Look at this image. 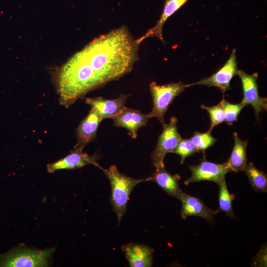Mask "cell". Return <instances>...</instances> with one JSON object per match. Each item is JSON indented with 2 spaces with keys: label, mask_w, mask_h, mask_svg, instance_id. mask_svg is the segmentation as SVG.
<instances>
[{
  "label": "cell",
  "mask_w": 267,
  "mask_h": 267,
  "mask_svg": "<svg viewBox=\"0 0 267 267\" xmlns=\"http://www.w3.org/2000/svg\"><path fill=\"white\" fill-rule=\"evenodd\" d=\"M139 45L125 26L94 39L59 70L60 104L68 107L88 92L131 72L138 59Z\"/></svg>",
  "instance_id": "6da1fadb"
},
{
  "label": "cell",
  "mask_w": 267,
  "mask_h": 267,
  "mask_svg": "<svg viewBox=\"0 0 267 267\" xmlns=\"http://www.w3.org/2000/svg\"><path fill=\"white\" fill-rule=\"evenodd\" d=\"M109 180L111 186L110 203L116 214L119 224L126 213L130 194L138 183L145 179H134L120 173L115 165L108 169H101Z\"/></svg>",
  "instance_id": "7a4b0ae2"
},
{
  "label": "cell",
  "mask_w": 267,
  "mask_h": 267,
  "mask_svg": "<svg viewBox=\"0 0 267 267\" xmlns=\"http://www.w3.org/2000/svg\"><path fill=\"white\" fill-rule=\"evenodd\" d=\"M188 87V84L181 82L159 85L155 82H152L149 88L152 97L153 108L147 114L149 119L156 118L164 126L166 124L165 114L169 106L175 98Z\"/></svg>",
  "instance_id": "3957f363"
},
{
  "label": "cell",
  "mask_w": 267,
  "mask_h": 267,
  "mask_svg": "<svg viewBox=\"0 0 267 267\" xmlns=\"http://www.w3.org/2000/svg\"><path fill=\"white\" fill-rule=\"evenodd\" d=\"M53 250H32L17 248L0 256V267H46Z\"/></svg>",
  "instance_id": "277c9868"
},
{
  "label": "cell",
  "mask_w": 267,
  "mask_h": 267,
  "mask_svg": "<svg viewBox=\"0 0 267 267\" xmlns=\"http://www.w3.org/2000/svg\"><path fill=\"white\" fill-rule=\"evenodd\" d=\"M178 120L172 117L169 123L165 124L158 137L156 147L151 155L152 164L156 169L165 167L164 160L168 153H173L182 138L178 130Z\"/></svg>",
  "instance_id": "5b68a950"
},
{
  "label": "cell",
  "mask_w": 267,
  "mask_h": 267,
  "mask_svg": "<svg viewBox=\"0 0 267 267\" xmlns=\"http://www.w3.org/2000/svg\"><path fill=\"white\" fill-rule=\"evenodd\" d=\"M191 176L184 181L188 185L190 183L208 180L219 184L225 179V175L232 172L227 163L217 164L207 161L204 154L202 161L197 165L190 166Z\"/></svg>",
  "instance_id": "8992f818"
},
{
  "label": "cell",
  "mask_w": 267,
  "mask_h": 267,
  "mask_svg": "<svg viewBox=\"0 0 267 267\" xmlns=\"http://www.w3.org/2000/svg\"><path fill=\"white\" fill-rule=\"evenodd\" d=\"M238 71L236 50L233 49L226 63L217 72L209 77L188 84L189 87L194 85H204L209 87H216L224 94L230 89V82L232 78L237 75Z\"/></svg>",
  "instance_id": "52a82bcc"
},
{
  "label": "cell",
  "mask_w": 267,
  "mask_h": 267,
  "mask_svg": "<svg viewBox=\"0 0 267 267\" xmlns=\"http://www.w3.org/2000/svg\"><path fill=\"white\" fill-rule=\"evenodd\" d=\"M237 75L242 85L243 99L241 102L253 107L258 120L260 113L266 111L267 108V98L261 97L259 93L257 82L258 74L250 75L243 70H238Z\"/></svg>",
  "instance_id": "ba28073f"
},
{
  "label": "cell",
  "mask_w": 267,
  "mask_h": 267,
  "mask_svg": "<svg viewBox=\"0 0 267 267\" xmlns=\"http://www.w3.org/2000/svg\"><path fill=\"white\" fill-rule=\"evenodd\" d=\"M84 147V145H78L74 150L66 157L55 162L48 164L47 171L52 173L59 170L75 169L89 164H93L101 169L96 162L97 157L90 156L83 152Z\"/></svg>",
  "instance_id": "9c48e42d"
},
{
  "label": "cell",
  "mask_w": 267,
  "mask_h": 267,
  "mask_svg": "<svg viewBox=\"0 0 267 267\" xmlns=\"http://www.w3.org/2000/svg\"><path fill=\"white\" fill-rule=\"evenodd\" d=\"M112 119L115 126L126 129L129 131V134L133 138H135L138 130L146 125L149 118L147 114L141 113L139 110L125 107Z\"/></svg>",
  "instance_id": "30bf717a"
},
{
  "label": "cell",
  "mask_w": 267,
  "mask_h": 267,
  "mask_svg": "<svg viewBox=\"0 0 267 267\" xmlns=\"http://www.w3.org/2000/svg\"><path fill=\"white\" fill-rule=\"evenodd\" d=\"M180 200L182 203L180 211L181 217L186 219L192 216L200 217L208 222H214V218L217 212L206 206L198 197L192 196L183 192Z\"/></svg>",
  "instance_id": "8fae6325"
},
{
  "label": "cell",
  "mask_w": 267,
  "mask_h": 267,
  "mask_svg": "<svg viewBox=\"0 0 267 267\" xmlns=\"http://www.w3.org/2000/svg\"><path fill=\"white\" fill-rule=\"evenodd\" d=\"M131 267H150L153 262L154 249L149 246L129 243L121 247Z\"/></svg>",
  "instance_id": "7c38bea8"
},
{
  "label": "cell",
  "mask_w": 267,
  "mask_h": 267,
  "mask_svg": "<svg viewBox=\"0 0 267 267\" xmlns=\"http://www.w3.org/2000/svg\"><path fill=\"white\" fill-rule=\"evenodd\" d=\"M128 95L121 94L116 99H107L102 97L88 98L86 103L94 109L103 120L112 118L119 113L126 107Z\"/></svg>",
  "instance_id": "4fadbf2b"
},
{
  "label": "cell",
  "mask_w": 267,
  "mask_h": 267,
  "mask_svg": "<svg viewBox=\"0 0 267 267\" xmlns=\"http://www.w3.org/2000/svg\"><path fill=\"white\" fill-rule=\"evenodd\" d=\"M180 178L178 174L172 175L165 167H162L156 169L155 172L146 180L156 182L169 195L180 200L183 193L179 185Z\"/></svg>",
  "instance_id": "5bb4252c"
},
{
  "label": "cell",
  "mask_w": 267,
  "mask_h": 267,
  "mask_svg": "<svg viewBox=\"0 0 267 267\" xmlns=\"http://www.w3.org/2000/svg\"><path fill=\"white\" fill-rule=\"evenodd\" d=\"M188 0H166L165 1L162 13L156 24L147 30L145 33L138 39L137 42L140 44L143 40L149 38L155 37L163 43V28L166 20L178 9H179Z\"/></svg>",
  "instance_id": "9a60e30c"
},
{
  "label": "cell",
  "mask_w": 267,
  "mask_h": 267,
  "mask_svg": "<svg viewBox=\"0 0 267 267\" xmlns=\"http://www.w3.org/2000/svg\"><path fill=\"white\" fill-rule=\"evenodd\" d=\"M103 120L100 115L91 108L88 115L81 122L77 130L78 144L85 146L95 137L100 123Z\"/></svg>",
  "instance_id": "2e32d148"
},
{
  "label": "cell",
  "mask_w": 267,
  "mask_h": 267,
  "mask_svg": "<svg viewBox=\"0 0 267 267\" xmlns=\"http://www.w3.org/2000/svg\"><path fill=\"white\" fill-rule=\"evenodd\" d=\"M234 145L231 155L226 162L232 172L244 171L247 165L246 149L247 141L240 139L237 133L233 134Z\"/></svg>",
  "instance_id": "e0dca14e"
},
{
  "label": "cell",
  "mask_w": 267,
  "mask_h": 267,
  "mask_svg": "<svg viewBox=\"0 0 267 267\" xmlns=\"http://www.w3.org/2000/svg\"><path fill=\"white\" fill-rule=\"evenodd\" d=\"M247 175L249 182L257 192H266L267 191V175L258 169L252 162L247 164L244 170Z\"/></svg>",
  "instance_id": "ac0fdd59"
},
{
  "label": "cell",
  "mask_w": 267,
  "mask_h": 267,
  "mask_svg": "<svg viewBox=\"0 0 267 267\" xmlns=\"http://www.w3.org/2000/svg\"><path fill=\"white\" fill-rule=\"evenodd\" d=\"M219 207L216 211L223 212L226 215L232 219L236 218L232 207V201L234 199V195L231 194L228 191L225 179L223 180L219 184Z\"/></svg>",
  "instance_id": "d6986e66"
},
{
  "label": "cell",
  "mask_w": 267,
  "mask_h": 267,
  "mask_svg": "<svg viewBox=\"0 0 267 267\" xmlns=\"http://www.w3.org/2000/svg\"><path fill=\"white\" fill-rule=\"evenodd\" d=\"M201 107L206 110L210 117L211 123L208 132H211L216 126L225 122V114L222 101L218 105L212 107L202 105Z\"/></svg>",
  "instance_id": "ffe728a7"
},
{
  "label": "cell",
  "mask_w": 267,
  "mask_h": 267,
  "mask_svg": "<svg viewBox=\"0 0 267 267\" xmlns=\"http://www.w3.org/2000/svg\"><path fill=\"white\" fill-rule=\"evenodd\" d=\"M195 146L198 151H201L205 154V150L213 145L217 139L212 136L211 132L200 133L194 132L193 136L190 138Z\"/></svg>",
  "instance_id": "44dd1931"
},
{
  "label": "cell",
  "mask_w": 267,
  "mask_h": 267,
  "mask_svg": "<svg viewBox=\"0 0 267 267\" xmlns=\"http://www.w3.org/2000/svg\"><path fill=\"white\" fill-rule=\"evenodd\" d=\"M197 150L190 138H181L173 152L180 157V163L182 164L185 159L194 154Z\"/></svg>",
  "instance_id": "7402d4cb"
},
{
  "label": "cell",
  "mask_w": 267,
  "mask_h": 267,
  "mask_svg": "<svg viewBox=\"0 0 267 267\" xmlns=\"http://www.w3.org/2000/svg\"><path fill=\"white\" fill-rule=\"evenodd\" d=\"M225 114V122L231 126L238 120V116L242 109L247 105L241 102L238 104H231L224 99L222 100Z\"/></svg>",
  "instance_id": "603a6c76"
}]
</instances>
